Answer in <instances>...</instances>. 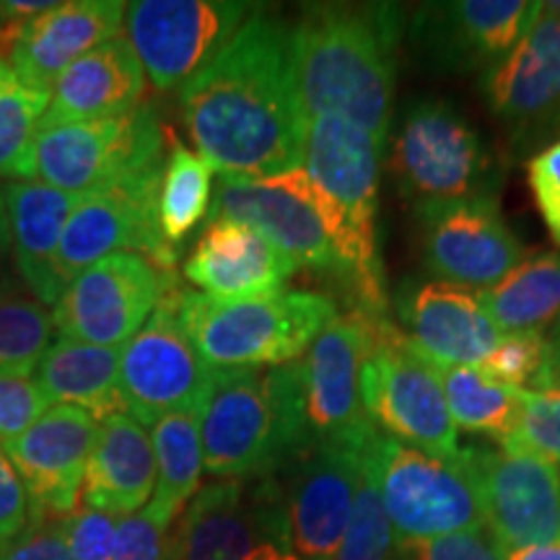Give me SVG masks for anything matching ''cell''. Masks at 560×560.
<instances>
[{"label":"cell","mask_w":560,"mask_h":560,"mask_svg":"<svg viewBox=\"0 0 560 560\" xmlns=\"http://www.w3.org/2000/svg\"><path fill=\"white\" fill-rule=\"evenodd\" d=\"M198 156L221 177H276L304 166L306 117L291 26L252 11L223 50L179 89Z\"/></svg>","instance_id":"1"},{"label":"cell","mask_w":560,"mask_h":560,"mask_svg":"<svg viewBox=\"0 0 560 560\" xmlns=\"http://www.w3.org/2000/svg\"><path fill=\"white\" fill-rule=\"evenodd\" d=\"M402 11L392 3H314L291 26L306 117H340L387 149Z\"/></svg>","instance_id":"2"},{"label":"cell","mask_w":560,"mask_h":560,"mask_svg":"<svg viewBox=\"0 0 560 560\" xmlns=\"http://www.w3.org/2000/svg\"><path fill=\"white\" fill-rule=\"evenodd\" d=\"M200 439L206 470L219 480L268 475L310 452L301 363L213 371Z\"/></svg>","instance_id":"3"},{"label":"cell","mask_w":560,"mask_h":560,"mask_svg":"<svg viewBox=\"0 0 560 560\" xmlns=\"http://www.w3.org/2000/svg\"><path fill=\"white\" fill-rule=\"evenodd\" d=\"M384 149L366 130L340 117H312L304 172L317 190L322 213L342 265L353 310L387 317V280L380 255V182Z\"/></svg>","instance_id":"4"},{"label":"cell","mask_w":560,"mask_h":560,"mask_svg":"<svg viewBox=\"0 0 560 560\" xmlns=\"http://www.w3.org/2000/svg\"><path fill=\"white\" fill-rule=\"evenodd\" d=\"M174 299L187 338L213 371L293 363L338 317L335 301L314 291L226 301L179 289Z\"/></svg>","instance_id":"5"},{"label":"cell","mask_w":560,"mask_h":560,"mask_svg":"<svg viewBox=\"0 0 560 560\" xmlns=\"http://www.w3.org/2000/svg\"><path fill=\"white\" fill-rule=\"evenodd\" d=\"M363 314L366 350L361 361V405L376 429L439 459H457V425L429 355L389 317Z\"/></svg>","instance_id":"6"},{"label":"cell","mask_w":560,"mask_h":560,"mask_svg":"<svg viewBox=\"0 0 560 560\" xmlns=\"http://www.w3.org/2000/svg\"><path fill=\"white\" fill-rule=\"evenodd\" d=\"M361 465L380 488L400 542L486 527L478 490L462 457H431L374 425L361 441Z\"/></svg>","instance_id":"7"},{"label":"cell","mask_w":560,"mask_h":560,"mask_svg":"<svg viewBox=\"0 0 560 560\" xmlns=\"http://www.w3.org/2000/svg\"><path fill=\"white\" fill-rule=\"evenodd\" d=\"M389 170L412 210L454 200H495L499 174L486 140L444 100L410 104L392 138Z\"/></svg>","instance_id":"8"},{"label":"cell","mask_w":560,"mask_h":560,"mask_svg":"<svg viewBox=\"0 0 560 560\" xmlns=\"http://www.w3.org/2000/svg\"><path fill=\"white\" fill-rule=\"evenodd\" d=\"M170 128L140 102L120 117L68 122L42 130L34 145V177L70 195H86L164 161Z\"/></svg>","instance_id":"9"},{"label":"cell","mask_w":560,"mask_h":560,"mask_svg":"<svg viewBox=\"0 0 560 560\" xmlns=\"http://www.w3.org/2000/svg\"><path fill=\"white\" fill-rule=\"evenodd\" d=\"M164 161L130 177L79 195L58 252V280L68 289L81 272L117 252L145 257L161 270H174L179 257L161 242L156 206Z\"/></svg>","instance_id":"10"},{"label":"cell","mask_w":560,"mask_h":560,"mask_svg":"<svg viewBox=\"0 0 560 560\" xmlns=\"http://www.w3.org/2000/svg\"><path fill=\"white\" fill-rule=\"evenodd\" d=\"M255 5L242 0H136L125 34L159 94L182 89L242 30Z\"/></svg>","instance_id":"11"},{"label":"cell","mask_w":560,"mask_h":560,"mask_svg":"<svg viewBox=\"0 0 560 560\" xmlns=\"http://www.w3.org/2000/svg\"><path fill=\"white\" fill-rule=\"evenodd\" d=\"M208 219L247 223L299 270L330 272L342 280L340 257L304 166L276 177H219Z\"/></svg>","instance_id":"12"},{"label":"cell","mask_w":560,"mask_h":560,"mask_svg":"<svg viewBox=\"0 0 560 560\" xmlns=\"http://www.w3.org/2000/svg\"><path fill=\"white\" fill-rule=\"evenodd\" d=\"M177 272L145 257L117 252L91 265L52 306V327L62 338L117 348L143 330L156 306L177 291Z\"/></svg>","instance_id":"13"},{"label":"cell","mask_w":560,"mask_h":560,"mask_svg":"<svg viewBox=\"0 0 560 560\" xmlns=\"http://www.w3.org/2000/svg\"><path fill=\"white\" fill-rule=\"evenodd\" d=\"M478 490L482 522L503 552L560 542V472L516 446L459 450Z\"/></svg>","instance_id":"14"},{"label":"cell","mask_w":560,"mask_h":560,"mask_svg":"<svg viewBox=\"0 0 560 560\" xmlns=\"http://www.w3.org/2000/svg\"><path fill=\"white\" fill-rule=\"evenodd\" d=\"M179 291V289H177ZM172 291L120 353V395L138 423L153 425L170 412L206 400L213 369L187 338Z\"/></svg>","instance_id":"15"},{"label":"cell","mask_w":560,"mask_h":560,"mask_svg":"<svg viewBox=\"0 0 560 560\" xmlns=\"http://www.w3.org/2000/svg\"><path fill=\"white\" fill-rule=\"evenodd\" d=\"M412 213L425 268L441 283L482 291L522 262V244L503 221L499 200H454Z\"/></svg>","instance_id":"16"},{"label":"cell","mask_w":560,"mask_h":560,"mask_svg":"<svg viewBox=\"0 0 560 560\" xmlns=\"http://www.w3.org/2000/svg\"><path fill=\"white\" fill-rule=\"evenodd\" d=\"M480 91L516 140L537 143L560 130V3H540L520 45L482 70Z\"/></svg>","instance_id":"17"},{"label":"cell","mask_w":560,"mask_h":560,"mask_svg":"<svg viewBox=\"0 0 560 560\" xmlns=\"http://www.w3.org/2000/svg\"><path fill=\"white\" fill-rule=\"evenodd\" d=\"M540 16V3L529 0H454L418 9L410 26L412 50L441 73L488 70Z\"/></svg>","instance_id":"18"},{"label":"cell","mask_w":560,"mask_h":560,"mask_svg":"<svg viewBox=\"0 0 560 560\" xmlns=\"http://www.w3.org/2000/svg\"><path fill=\"white\" fill-rule=\"evenodd\" d=\"M369 431L348 441L314 444L301 454L304 459L293 472L283 503L285 537L296 560H332L338 556L359 488V450Z\"/></svg>","instance_id":"19"},{"label":"cell","mask_w":560,"mask_h":560,"mask_svg":"<svg viewBox=\"0 0 560 560\" xmlns=\"http://www.w3.org/2000/svg\"><path fill=\"white\" fill-rule=\"evenodd\" d=\"M96 433L100 420L89 410L55 405L19 439L3 444L30 495V522L73 514Z\"/></svg>","instance_id":"20"},{"label":"cell","mask_w":560,"mask_h":560,"mask_svg":"<svg viewBox=\"0 0 560 560\" xmlns=\"http://www.w3.org/2000/svg\"><path fill=\"white\" fill-rule=\"evenodd\" d=\"M285 542V511L265 490L244 480L200 488L185 509L172 560H255L265 545Z\"/></svg>","instance_id":"21"},{"label":"cell","mask_w":560,"mask_h":560,"mask_svg":"<svg viewBox=\"0 0 560 560\" xmlns=\"http://www.w3.org/2000/svg\"><path fill=\"white\" fill-rule=\"evenodd\" d=\"M366 350V322L359 310L338 314L301 361L304 418L312 446L348 441L369 431L371 420L361 405V361Z\"/></svg>","instance_id":"22"},{"label":"cell","mask_w":560,"mask_h":560,"mask_svg":"<svg viewBox=\"0 0 560 560\" xmlns=\"http://www.w3.org/2000/svg\"><path fill=\"white\" fill-rule=\"evenodd\" d=\"M395 306L420 353L446 366L480 369L503 338L482 312L478 293L441 280H405Z\"/></svg>","instance_id":"23"},{"label":"cell","mask_w":560,"mask_h":560,"mask_svg":"<svg viewBox=\"0 0 560 560\" xmlns=\"http://www.w3.org/2000/svg\"><path fill=\"white\" fill-rule=\"evenodd\" d=\"M128 3L122 0H68L24 21L9 52V66L30 86L52 91L75 60L115 39Z\"/></svg>","instance_id":"24"},{"label":"cell","mask_w":560,"mask_h":560,"mask_svg":"<svg viewBox=\"0 0 560 560\" xmlns=\"http://www.w3.org/2000/svg\"><path fill=\"white\" fill-rule=\"evenodd\" d=\"M299 268L247 223L210 221L185 262V278L213 299H255L280 291Z\"/></svg>","instance_id":"25"},{"label":"cell","mask_w":560,"mask_h":560,"mask_svg":"<svg viewBox=\"0 0 560 560\" xmlns=\"http://www.w3.org/2000/svg\"><path fill=\"white\" fill-rule=\"evenodd\" d=\"M3 202L16 276L34 301L55 306L66 293L58 280V252L79 195L55 190L45 182H9Z\"/></svg>","instance_id":"26"},{"label":"cell","mask_w":560,"mask_h":560,"mask_svg":"<svg viewBox=\"0 0 560 560\" xmlns=\"http://www.w3.org/2000/svg\"><path fill=\"white\" fill-rule=\"evenodd\" d=\"M145 70L128 39L115 37L83 55L55 81L39 132L68 122L128 115L143 100Z\"/></svg>","instance_id":"27"},{"label":"cell","mask_w":560,"mask_h":560,"mask_svg":"<svg viewBox=\"0 0 560 560\" xmlns=\"http://www.w3.org/2000/svg\"><path fill=\"white\" fill-rule=\"evenodd\" d=\"M156 480V452L145 425L130 412L104 418L83 475L86 506L115 516L136 514L151 503Z\"/></svg>","instance_id":"28"},{"label":"cell","mask_w":560,"mask_h":560,"mask_svg":"<svg viewBox=\"0 0 560 560\" xmlns=\"http://www.w3.org/2000/svg\"><path fill=\"white\" fill-rule=\"evenodd\" d=\"M37 384L50 402L89 410L96 420L122 412L120 350L58 338L37 361Z\"/></svg>","instance_id":"29"},{"label":"cell","mask_w":560,"mask_h":560,"mask_svg":"<svg viewBox=\"0 0 560 560\" xmlns=\"http://www.w3.org/2000/svg\"><path fill=\"white\" fill-rule=\"evenodd\" d=\"M206 402V400H202ZM202 405L170 412L153 423L151 441L156 452L159 480L145 514L161 527H170L177 514L200 490V475L206 470L200 439Z\"/></svg>","instance_id":"30"},{"label":"cell","mask_w":560,"mask_h":560,"mask_svg":"<svg viewBox=\"0 0 560 560\" xmlns=\"http://www.w3.org/2000/svg\"><path fill=\"white\" fill-rule=\"evenodd\" d=\"M478 301L503 335L542 332L560 317V252H535L499 283L482 289Z\"/></svg>","instance_id":"31"},{"label":"cell","mask_w":560,"mask_h":560,"mask_svg":"<svg viewBox=\"0 0 560 560\" xmlns=\"http://www.w3.org/2000/svg\"><path fill=\"white\" fill-rule=\"evenodd\" d=\"M433 363L446 408L454 425L467 433H480L495 441H509L522 418V402L514 387L490 380L482 369Z\"/></svg>","instance_id":"32"},{"label":"cell","mask_w":560,"mask_h":560,"mask_svg":"<svg viewBox=\"0 0 560 560\" xmlns=\"http://www.w3.org/2000/svg\"><path fill=\"white\" fill-rule=\"evenodd\" d=\"M170 153H166L164 177H161L156 221L161 242L179 257L187 236L206 221L210 200H213V166L198 153L187 149L170 132Z\"/></svg>","instance_id":"33"},{"label":"cell","mask_w":560,"mask_h":560,"mask_svg":"<svg viewBox=\"0 0 560 560\" xmlns=\"http://www.w3.org/2000/svg\"><path fill=\"white\" fill-rule=\"evenodd\" d=\"M50 107V91L34 89L0 60V177H34V145Z\"/></svg>","instance_id":"34"},{"label":"cell","mask_w":560,"mask_h":560,"mask_svg":"<svg viewBox=\"0 0 560 560\" xmlns=\"http://www.w3.org/2000/svg\"><path fill=\"white\" fill-rule=\"evenodd\" d=\"M397 556H400V537L392 527L380 488L374 486L366 467L361 465L346 537L332 560H397Z\"/></svg>","instance_id":"35"},{"label":"cell","mask_w":560,"mask_h":560,"mask_svg":"<svg viewBox=\"0 0 560 560\" xmlns=\"http://www.w3.org/2000/svg\"><path fill=\"white\" fill-rule=\"evenodd\" d=\"M52 338V314L21 293L0 299V371H32Z\"/></svg>","instance_id":"36"},{"label":"cell","mask_w":560,"mask_h":560,"mask_svg":"<svg viewBox=\"0 0 560 560\" xmlns=\"http://www.w3.org/2000/svg\"><path fill=\"white\" fill-rule=\"evenodd\" d=\"M522 418L503 446L532 452L560 467V389H516Z\"/></svg>","instance_id":"37"},{"label":"cell","mask_w":560,"mask_h":560,"mask_svg":"<svg viewBox=\"0 0 560 560\" xmlns=\"http://www.w3.org/2000/svg\"><path fill=\"white\" fill-rule=\"evenodd\" d=\"M545 359H548V338L542 332H509L480 369L490 380L506 387L524 389V384H535V389H540Z\"/></svg>","instance_id":"38"},{"label":"cell","mask_w":560,"mask_h":560,"mask_svg":"<svg viewBox=\"0 0 560 560\" xmlns=\"http://www.w3.org/2000/svg\"><path fill=\"white\" fill-rule=\"evenodd\" d=\"M50 400L32 371H0V446L19 439L39 416H45Z\"/></svg>","instance_id":"39"},{"label":"cell","mask_w":560,"mask_h":560,"mask_svg":"<svg viewBox=\"0 0 560 560\" xmlns=\"http://www.w3.org/2000/svg\"><path fill=\"white\" fill-rule=\"evenodd\" d=\"M400 552L408 560H506V552L486 527L433 540L400 542Z\"/></svg>","instance_id":"40"},{"label":"cell","mask_w":560,"mask_h":560,"mask_svg":"<svg viewBox=\"0 0 560 560\" xmlns=\"http://www.w3.org/2000/svg\"><path fill=\"white\" fill-rule=\"evenodd\" d=\"M174 542L170 527H161L145 511L117 520L115 560H172Z\"/></svg>","instance_id":"41"},{"label":"cell","mask_w":560,"mask_h":560,"mask_svg":"<svg viewBox=\"0 0 560 560\" xmlns=\"http://www.w3.org/2000/svg\"><path fill=\"white\" fill-rule=\"evenodd\" d=\"M120 516L86 506L66 520L73 560H115V527Z\"/></svg>","instance_id":"42"},{"label":"cell","mask_w":560,"mask_h":560,"mask_svg":"<svg viewBox=\"0 0 560 560\" xmlns=\"http://www.w3.org/2000/svg\"><path fill=\"white\" fill-rule=\"evenodd\" d=\"M529 187L552 242L560 247V140L529 161Z\"/></svg>","instance_id":"43"},{"label":"cell","mask_w":560,"mask_h":560,"mask_svg":"<svg viewBox=\"0 0 560 560\" xmlns=\"http://www.w3.org/2000/svg\"><path fill=\"white\" fill-rule=\"evenodd\" d=\"M66 520L30 522V527L24 529V535L16 542L0 550V560H73Z\"/></svg>","instance_id":"44"},{"label":"cell","mask_w":560,"mask_h":560,"mask_svg":"<svg viewBox=\"0 0 560 560\" xmlns=\"http://www.w3.org/2000/svg\"><path fill=\"white\" fill-rule=\"evenodd\" d=\"M26 527H30V495L9 454L0 446V550L16 542Z\"/></svg>","instance_id":"45"},{"label":"cell","mask_w":560,"mask_h":560,"mask_svg":"<svg viewBox=\"0 0 560 560\" xmlns=\"http://www.w3.org/2000/svg\"><path fill=\"white\" fill-rule=\"evenodd\" d=\"M16 280H19V276H16V268H13L11 234H9V219H5L3 187H0V299L19 293Z\"/></svg>","instance_id":"46"},{"label":"cell","mask_w":560,"mask_h":560,"mask_svg":"<svg viewBox=\"0 0 560 560\" xmlns=\"http://www.w3.org/2000/svg\"><path fill=\"white\" fill-rule=\"evenodd\" d=\"M540 389H560V319L548 338V359H545Z\"/></svg>","instance_id":"47"},{"label":"cell","mask_w":560,"mask_h":560,"mask_svg":"<svg viewBox=\"0 0 560 560\" xmlns=\"http://www.w3.org/2000/svg\"><path fill=\"white\" fill-rule=\"evenodd\" d=\"M506 560H560V542L511 550V552H506Z\"/></svg>","instance_id":"48"},{"label":"cell","mask_w":560,"mask_h":560,"mask_svg":"<svg viewBox=\"0 0 560 560\" xmlns=\"http://www.w3.org/2000/svg\"><path fill=\"white\" fill-rule=\"evenodd\" d=\"M0 24H3V13H0Z\"/></svg>","instance_id":"49"}]
</instances>
